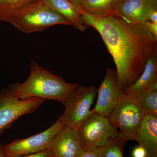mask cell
<instances>
[{
    "mask_svg": "<svg viewBox=\"0 0 157 157\" xmlns=\"http://www.w3.org/2000/svg\"><path fill=\"white\" fill-rule=\"evenodd\" d=\"M77 132L82 148L86 149L100 148L120 137L119 132L113 126L108 117L92 112Z\"/></svg>",
    "mask_w": 157,
    "mask_h": 157,
    "instance_id": "8992f818",
    "label": "cell"
},
{
    "mask_svg": "<svg viewBox=\"0 0 157 157\" xmlns=\"http://www.w3.org/2000/svg\"><path fill=\"white\" fill-rule=\"evenodd\" d=\"M135 140L146 150L147 157H157V117L145 115Z\"/></svg>",
    "mask_w": 157,
    "mask_h": 157,
    "instance_id": "8fae6325",
    "label": "cell"
},
{
    "mask_svg": "<svg viewBox=\"0 0 157 157\" xmlns=\"http://www.w3.org/2000/svg\"><path fill=\"white\" fill-rule=\"evenodd\" d=\"M41 0H0V21L9 23L27 6Z\"/></svg>",
    "mask_w": 157,
    "mask_h": 157,
    "instance_id": "2e32d148",
    "label": "cell"
},
{
    "mask_svg": "<svg viewBox=\"0 0 157 157\" xmlns=\"http://www.w3.org/2000/svg\"><path fill=\"white\" fill-rule=\"evenodd\" d=\"M98 93L95 86H78L66 97L65 110L59 118L65 125L78 131L82 123L91 113L90 107Z\"/></svg>",
    "mask_w": 157,
    "mask_h": 157,
    "instance_id": "5b68a950",
    "label": "cell"
},
{
    "mask_svg": "<svg viewBox=\"0 0 157 157\" xmlns=\"http://www.w3.org/2000/svg\"><path fill=\"white\" fill-rule=\"evenodd\" d=\"M154 9H156L148 0H124L119 7L118 14L131 22L144 23L149 21Z\"/></svg>",
    "mask_w": 157,
    "mask_h": 157,
    "instance_id": "7c38bea8",
    "label": "cell"
},
{
    "mask_svg": "<svg viewBox=\"0 0 157 157\" xmlns=\"http://www.w3.org/2000/svg\"><path fill=\"white\" fill-rule=\"evenodd\" d=\"M146 115L138 98L126 96L108 117L113 126L120 130V137L127 141L135 140Z\"/></svg>",
    "mask_w": 157,
    "mask_h": 157,
    "instance_id": "277c9868",
    "label": "cell"
},
{
    "mask_svg": "<svg viewBox=\"0 0 157 157\" xmlns=\"http://www.w3.org/2000/svg\"><path fill=\"white\" fill-rule=\"evenodd\" d=\"M9 23L27 34L43 32L51 26L57 25H71L67 19L48 8L41 0L22 9Z\"/></svg>",
    "mask_w": 157,
    "mask_h": 157,
    "instance_id": "3957f363",
    "label": "cell"
},
{
    "mask_svg": "<svg viewBox=\"0 0 157 157\" xmlns=\"http://www.w3.org/2000/svg\"><path fill=\"white\" fill-rule=\"evenodd\" d=\"M81 148L77 131L65 125L54 138L48 149L53 157H76Z\"/></svg>",
    "mask_w": 157,
    "mask_h": 157,
    "instance_id": "30bf717a",
    "label": "cell"
},
{
    "mask_svg": "<svg viewBox=\"0 0 157 157\" xmlns=\"http://www.w3.org/2000/svg\"><path fill=\"white\" fill-rule=\"evenodd\" d=\"M157 82V54L146 62L143 73L132 85L123 89L127 96L138 98L142 93Z\"/></svg>",
    "mask_w": 157,
    "mask_h": 157,
    "instance_id": "4fadbf2b",
    "label": "cell"
},
{
    "mask_svg": "<svg viewBox=\"0 0 157 157\" xmlns=\"http://www.w3.org/2000/svg\"><path fill=\"white\" fill-rule=\"evenodd\" d=\"M145 23L149 29L153 33L157 36V24L151 22L149 21H147Z\"/></svg>",
    "mask_w": 157,
    "mask_h": 157,
    "instance_id": "7402d4cb",
    "label": "cell"
},
{
    "mask_svg": "<svg viewBox=\"0 0 157 157\" xmlns=\"http://www.w3.org/2000/svg\"><path fill=\"white\" fill-rule=\"evenodd\" d=\"M132 154L133 157H147L146 150L140 145L134 149Z\"/></svg>",
    "mask_w": 157,
    "mask_h": 157,
    "instance_id": "ffe728a7",
    "label": "cell"
},
{
    "mask_svg": "<svg viewBox=\"0 0 157 157\" xmlns=\"http://www.w3.org/2000/svg\"><path fill=\"white\" fill-rule=\"evenodd\" d=\"M52 10L55 11L67 19L71 25L80 32H84L86 26L81 20V14L83 11L81 7L74 5L68 0H41Z\"/></svg>",
    "mask_w": 157,
    "mask_h": 157,
    "instance_id": "5bb4252c",
    "label": "cell"
},
{
    "mask_svg": "<svg viewBox=\"0 0 157 157\" xmlns=\"http://www.w3.org/2000/svg\"><path fill=\"white\" fill-rule=\"evenodd\" d=\"M78 86L68 83L32 59L30 73L26 80L22 83H12L9 87L21 100L39 98L54 100L63 104L68 94Z\"/></svg>",
    "mask_w": 157,
    "mask_h": 157,
    "instance_id": "7a4b0ae2",
    "label": "cell"
},
{
    "mask_svg": "<svg viewBox=\"0 0 157 157\" xmlns=\"http://www.w3.org/2000/svg\"><path fill=\"white\" fill-rule=\"evenodd\" d=\"M98 93L97 103L92 112L109 117L114 107L126 96L119 86L116 70L107 68Z\"/></svg>",
    "mask_w": 157,
    "mask_h": 157,
    "instance_id": "9c48e42d",
    "label": "cell"
},
{
    "mask_svg": "<svg viewBox=\"0 0 157 157\" xmlns=\"http://www.w3.org/2000/svg\"><path fill=\"white\" fill-rule=\"evenodd\" d=\"M124 0H83L81 8L86 13L96 17L118 14V10Z\"/></svg>",
    "mask_w": 157,
    "mask_h": 157,
    "instance_id": "9a60e30c",
    "label": "cell"
},
{
    "mask_svg": "<svg viewBox=\"0 0 157 157\" xmlns=\"http://www.w3.org/2000/svg\"><path fill=\"white\" fill-rule=\"evenodd\" d=\"M60 118L51 127L44 132L25 139H16L2 145L6 157H15L37 153L48 149L56 136L64 126Z\"/></svg>",
    "mask_w": 157,
    "mask_h": 157,
    "instance_id": "ba28073f",
    "label": "cell"
},
{
    "mask_svg": "<svg viewBox=\"0 0 157 157\" xmlns=\"http://www.w3.org/2000/svg\"><path fill=\"white\" fill-rule=\"evenodd\" d=\"M68 1L73 3L74 5L81 7L82 3L83 2V0H68Z\"/></svg>",
    "mask_w": 157,
    "mask_h": 157,
    "instance_id": "cb8c5ba5",
    "label": "cell"
},
{
    "mask_svg": "<svg viewBox=\"0 0 157 157\" xmlns=\"http://www.w3.org/2000/svg\"><path fill=\"white\" fill-rule=\"evenodd\" d=\"M149 21L151 22L157 24V10L154 9L151 11L149 17Z\"/></svg>",
    "mask_w": 157,
    "mask_h": 157,
    "instance_id": "603a6c76",
    "label": "cell"
},
{
    "mask_svg": "<svg viewBox=\"0 0 157 157\" xmlns=\"http://www.w3.org/2000/svg\"><path fill=\"white\" fill-rule=\"evenodd\" d=\"M81 20L100 34L116 66L118 83L124 89L143 73L146 62L157 54V36L144 23L131 22L117 14L96 17L82 11Z\"/></svg>",
    "mask_w": 157,
    "mask_h": 157,
    "instance_id": "6da1fadb",
    "label": "cell"
},
{
    "mask_svg": "<svg viewBox=\"0 0 157 157\" xmlns=\"http://www.w3.org/2000/svg\"><path fill=\"white\" fill-rule=\"evenodd\" d=\"M15 157H53V156L49 150L48 149L44 151L37 153Z\"/></svg>",
    "mask_w": 157,
    "mask_h": 157,
    "instance_id": "44dd1931",
    "label": "cell"
},
{
    "mask_svg": "<svg viewBox=\"0 0 157 157\" xmlns=\"http://www.w3.org/2000/svg\"><path fill=\"white\" fill-rule=\"evenodd\" d=\"M155 9H157V0H148Z\"/></svg>",
    "mask_w": 157,
    "mask_h": 157,
    "instance_id": "d4e9b609",
    "label": "cell"
},
{
    "mask_svg": "<svg viewBox=\"0 0 157 157\" xmlns=\"http://www.w3.org/2000/svg\"><path fill=\"white\" fill-rule=\"evenodd\" d=\"M76 157H100V152L98 149H86L81 148Z\"/></svg>",
    "mask_w": 157,
    "mask_h": 157,
    "instance_id": "d6986e66",
    "label": "cell"
},
{
    "mask_svg": "<svg viewBox=\"0 0 157 157\" xmlns=\"http://www.w3.org/2000/svg\"><path fill=\"white\" fill-rule=\"evenodd\" d=\"M44 101L36 98L18 99L9 87L0 91V135L21 117L34 112Z\"/></svg>",
    "mask_w": 157,
    "mask_h": 157,
    "instance_id": "52a82bcc",
    "label": "cell"
},
{
    "mask_svg": "<svg viewBox=\"0 0 157 157\" xmlns=\"http://www.w3.org/2000/svg\"><path fill=\"white\" fill-rule=\"evenodd\" d=\"M138 98L146 114L157 117V82Z\"/></svg>",
    "mask_w": 157,
    "mask_h": 157,
    "instance_id": "e0dca14e",
    "label": "cell"
},
{
    "mask_svg": "<svg viewBox=\"0 0 157 157\" xmlns=\"http://www.w3.org/2000/svg\"><path fill=\"white\" fill-rule=\"evenodd\" d=\"M0 157H6L5 155H4V153H3L2 151V145L1 142H0Z\"/></svg>",
    "mask_w": 157,
    "mask_h": 157,
    "instance_id": "484cf974",
    "label": "cell"
},
{
    "mask_svg": "<svg viewBox=\"0 0 157 157\" xmlns=\"http://www.w3.org/2000/svg\"><path fill=\"white\" fill-rule=\"evenodd\" d=\"M126 141L118 138L107 145L98 148L100 157H124V148Z\"/></svg>",
    "mask_w": 157,
    "mask_h": 157,
    "instance_id": "ac0fdd59",
    "label": "cell"
}]
</instances>
